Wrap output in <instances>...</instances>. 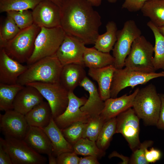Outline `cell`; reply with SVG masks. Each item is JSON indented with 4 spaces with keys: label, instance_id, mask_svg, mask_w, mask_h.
<instances>
[{
    "label": "cell",
    "instance_id": "cell-1",
    "mask_svg": "<svg viewBox=\"0 0 164 164\" xmlns=\"http://www.w3.org/2000/svg\"><path fill=\"white\" fill-rule=\"evenodd\" d=\"M87 0H63L60 7L61 26L66 34L86 44H94L102 24L99 13Z\"/></svg>",
    "mask_w": 164,
    "mask_h": 164
},
{
    "label": "cell",
    "instance_id": "cell-2",
    "mask_svg": "<svg viewBox=\"0 0 164 164\" xmlns=\"http://www.w3.org/2000/svg\"><path fill=\"white\" fill-rule=\"evenodd\" d=\"M28 66L19 77L17 84L23 86L34 82H59L63 66L56 54L41 59Z\"/></svg>",
    "mask_w": 164,
    "mask_h": 164
},
{
    "label": "cell",
    "instance_id": "cell-3",
    "mask_svg": "<svg viewBox=\"0 0 164 164\" xmlns=\"http://www.w3.org/2000/svg\"><path fill=\"white\" fill-rule=\"evenodd\" d=\"M161 104L160 97L156 87L151 84L139 89L134 98L132 107L145 125L156 126Z\"/></svg>",
    "mask_w": 164,
    "mask_h": 164
},
{
    "label": "cell",
    "instance_id": "cell-4",
    "mask_svg": "<svg viewBox=\"0 0 164 164\" xmlns=\"http://www.w3.org/2000/svg\"><path fill=\"white\" fill-rule=\"evenodd\" d=\"M40 29V27L34 24L21 29L0 49H4L14 60L21 63H26L33 52L35 39Z\"/></svg>",
    "mask_w": 164,
    "mask_h": 164
},
{
    "label": "cell",
    "instance_id": "cell-5",
    "mask_svg": "<svg viewBox=\"0 0 164 164\" xmlns=\"http://www.w3.org/2000/svg\"><path fill=\"white\" fill-rule=\"evenodd\" d=\"M66 34L61 26L53 28L41 27L35 39L33 52L26 62L27 65L56 54Z\"/></svg>",
    "mask_w": 164,
    "mask_h": 164
},
{
    "label": "cell",
    "instance_id": "cell-6",
    "mask_svg": "<svg viewBox=\"0 0 164 164\" xmlns=\"http://www.w3.org/2000/svg\"><path fill=\"white\" fill-rule=\"evenodd\" d=\"M154 46L142 35L133 41L125 63V67L145 73L155 72L152 63Z\"/></svg>",
    "mask_w": 164,
    "mask_h": 164
},
{
    "label": "cell",
    "instance_id": "cell-7",
    "mask_svg": "<svg viewBox=\"0 0 164 164\" xmlns=\"http://www.w3.org/2000/svg\"><path fill=\"white\" fill-rule=\"evenodd\" d=\"M160 77H164V71L148 73L132 70L126 67L116 69L111 87V97H117L119 93L126 87L133 88Z\"/></svg>",
    "mask_w": 164,
    "mask_h": 164
},
{
    "label": "cell",
    "instance_id": "cell-8",
    "mask_svg": "<svg viewBox=\"0 0 164 164\" xmlns=\"http://www.w3.org/2000/svg\"><path fill=\"white\" fill-rule=\"evenodd\" d=\"M0 143L8 153L12 164H44L47 158L36 152L23 140L1 137Z\"/></svg>",
    "mask_w": 164,
    "mask_h": 164
},
{
    "label": "cell",
    "instance_id": "cell-9",
    "mask_svg": "<svg viewBox=\"0 0 164 164\" xmlns=\"http://www.w3.org/2000/svg\"><path fill=\"white\" fill-rule=\"evenodd\" d=\"M141 34V30L132 20L126 21L122 28L118 30L117 41L112 50L114 58V65L116 69H122L125 67V59L133 41Z\"/></svg>",
    "mask_w": 164,
    "mask_h": 164
},
{
    "label": "cell",
    "instance_id": "cell-10",
    "mask_svg": "<svg viewBox=\"0 0 164 164\" xmlns=\"http://www.w3.org/2000/svg\"><path fill=\"white\" fill-rule=\"evenodd\" d=\"M36 88L49 103L54 119L62 114L67 106L69 93L60 83L34 82L26 85Z\"/></svg>",
    "mask_w": 164,
    "mask_h": 164
},
{
    "label": "cell",
    "instance_id": "cell-11",
    "mask_svg": "<svg viewBox=\"0 0 164 164\" xmlns=\"http://www.w3.org/2000/svg\"><path fill=\"white\" fill-rule=\"evenodd\" d=\"M140 118L133 108H130L116 117V133H120L132 152L140 146Z\"/></svg>",
    "mask_w": 164,
    "mask_h": 164
},
{
    "label": "cell",
    "instance_id": "cell-12",
    "mask_svg": "<svg viewBox=\"0 0 164 164\" xmlns=\"http://www.w3.org/2000/svg\"><path fill=\"white\" fill-rule=\"evenodd\" d=\"M68 98V104L65 111L53 119L57 125L61 130L77 122L87 123L91 118L80 109L87 101L86 97H83L79 98L73 91H71L69 93Z\"/></svg>",
    "mask_w": 164,
    "mask_h": 164
},
{
    "label": "cell",
    "instance_id": "cell-13",
    "mask_svg": "<svg viewBox=\"0 0 164 164\" xmlns=\"http://www.w3.org/2000/svg\"><path fill=\"white\" fill-rule=\"evenodd\" d=\"M85 45L80 39L66 34L56 55L63 66L74 63L84 66L83 55L86 47Z\"/></svg>",
    "mask_w": 164,
    "mask_h": 164
},
{
    "label": "cell",
    "instance_id": "cell-14",
    "mask_svg": "<svg viewBox=\"0 0 164 164\" xmlns=\"http://www.w3.org/2000/svg\"><path fill=\"white\" fill-rule=\"evenodd\" d=\"M29 127L25 115L13 109L0 114V130L5 137L23 139Z\"/></svg>",
    "mask_w": 164,
    "mask_h": 164
},
{
    "label": "cell",
    "instance_id": "cell-15",
    "mask_svg": "<svg viewBox=\"0 0 164 164\" xmlns=\"http://www.w3.org/2000/svg\"><path fill=\"white\" fill-rule=\"evenodd\" d=\"M33 24L40 27L61 26L60 7L50 0H43L32 11Z\"/></svg>",
    "mask_w": 164,
    "mask_h": 164
},
{
    "label": "cell",
    "instance_id": "cell-16",
    "mask_svg": "<svg viewBox=\"0 0 164 164\" xmlns=\"http://www.w3.org/2000/svg\"><path fill=\"white\" fill-rule=\"evenodd\" d=\"M28 66L12 58L3 49L0 50V83L12 84H17L19 77L24 72Z\"/></svg>",
    "mask_w": 164,
    "mask_h": 164
},
{
    "label": "cell",
    "instance_id": "cell-17",
    "mask_svg": "<svg viewBox=\"0 0 164 164\" xmlns=\"http://www.w3.org/2000/svg\"><path fill=\"white\" fill-rule=\"evenodd\" d=\"M44 97L35 88L25 85L18 92L13 103V109L25 115L44 101Z\"/></svg>",
    "mask_w": 164,
    "mask_h": 164
},
{
    "label": "cell",
    "instance_id": "cell-18",
    "mask_svg": "<svg viewBox=\"0 0 164 164\" xmlns=\"http://www.w3.org/2000/svg\"><path fill=\"white\" fill-rule=\"evenodd\" d=\"M80 86L87 91L89 94L88 98L80 107V110L91 118L100 115L104 107V101L102 99L95 84L86 77Z\"/></svg>",
    "mask_w": 164,
    "mask_h": 164
},
{
    "label": "cell",
    "instance_id": "cell-19",
    "mask_svg": "<svg viewBox=\"0 0 164 164\" xmlns=\"http://www.w3.org/2000/svg\"><path fill=\"white\" fill-rule=\"evenodd\" d=\"M139 88H137L132 94H125L118 97H110L104 101V107L100 115L105 121L116 117L132 107L134 98Z\"/></svg>",
    "mask_w": 164,
    "mask_h": 164
},
{
    "label": "cell",
    "instance_id": "cell-20",
    "mask_svg": "<svg viewBox=\"0 0 164 164\" xmlns=\"http://www.w3.org/2000/svg\"><path fill=\"white\" fill-rule=\"evenodd\" d=\"M23 140L39 154H46L48 156L53 155L51 142L41 128L29 126Z\"/></svg>",
    "mask_w": 164,
    "mask_h": 164
},
{
    "label": "cell",
    "instance_id": "cell-21",
    "mask_svg": "<svg viewBox=\"0 0 164 164\" xmlns=\"http://www.w3.org/2000/svg\"><path fill=\"white\" fill-rule=\"evenodd\" d=\"M84 67L82 65L74 63L63 66L59 82L69 92H73L87 77Z\"/></svg>",
    "mask_w": 164,
    "mask_h": 164
},
{
    "label": "cell",
    "instance_id": "cell-22",
    "mask_svg": "<svg viewBox=\"0 0 164 164\" xmlns=\"http://www.w3.org/2000/svg\"><path fill=\"white\" fill-rule=\"evenodd\" d=\"M116 69L113 65L100 68L89 69L88 74L97 82L99 92L104 101L111 97V87Z\"/></svg>",
    "mask_w": 164,
    "mask_h": 164
},
{
    "label": "cell",
    "instance_id": "cell-23",
    "mask_svg": "<svg viewBox=\"0 0 164 164\" xmlns=\"http://www.w3.org/2000/svg\"><path fill=\"white\" fill-rule=\"evenodd\" d=\"M41 128L49 138L53 147V154L56 157L64 152H73V146L65 138L53 117L46 127Z\"/></svg>",
    "mask_w": 164,
    "mask_h": 164
},
{
    "label": "cell",
    "instance_id": "cell-24",
    "mask_svg": "<svg viewBox=\"0 0 164 164\" xmlns=\"http://www.w3.org/2000/svg\"><path fill=\"white\" fill-rule=\"evenodd\" d=\"M25 116L29 126L40 128L46 127L52 117L50 107L47 101H44L34 107Z\"/></svg>",
    "mask_w": 164,
    "mask_h": 164
},
{
    "label": "cell",
    "instance_id": "cell-25",
    "mask_svg": "<svg viewBox=\"0 0 164 164\" xmlns=\"http://www.w3.org/2000/svg\"><path fill=\"white\" fill-rule=\"evenodd\" d=\"M85 67L89 68L97 69L114 65V58L109 53L100 51L94 47H85L83 55Z\"/></svg>",
    "mask_w": 164,
    "mask_h": 164
},
{
    "label": "cell",
    "instance_id": "cell-26",
    "mask_svg": "<svg viewBox=\"0 0 164 164\" xmlns=\"http://www.w3.org/2000/svg\"><path fill=\"white\" fill-rule=\"evenodd\" d=\"M106 27V32L98 35L94 47L100 51L109 53L112 50L117 41V27L116 23L113 21L108 22Z\"/></svg>",
    "mask_w": 164,
    "mask_h": 164
},
{
    "label": "cell",
    "instance_id": "cell-27",
    "mask_svg": "<svg viewBox=\"0 0 164 164\" xmlns=\"http://www.w3.org/2000/svg\"><path fill=\"white\" fill-rule=\"evenodd\" d=\"M141 10L157 27L164 26V0H148Z\"/></svg>",
    "mask_w": 164,
    "mask_h": 164
},
{
    "label": "cell",
    "instance_id": "cell-28",
    "mask_svg": "<svg viewBox=\"0 0 164 164\" xmlns=\"http://www.w3.org/2000/svg\"><path fill=\"white\" fill-rule=\"evenodd\" d=\"M147 25L152 32L155 39L153 65L155 70H164V36L159 32L158 27L150 21Z\"/></svg>",
    "mask_w": 164,
    "mask_h": 164
},
{
    "label": "cell",
    "instance_id": "cell-29",
    "mask_svg": "<svg viewBox=\"0 0 164 164\" xmlns=\"http://www.w3.org/2000/svg\"><path fill=\"white\" fill-rule=\"evenodd\" d=\"M24 86L19 84L0 83V110L5 111L13 109V103L18 92Z\"/></svg>",
    "mask_w": 164,
    "mask_h": 164
},
{
    "label": "cell",
    "instance_id": "cell-30",
    "mask_svg": "<svg viewBox=\"0 0 164 164\" xmlns=\"http://www.w3.org/2000/svg\"><path fill=\"white\" fill-rule=\"evenodd\" d=\"M73 152L77 154L84 156H93L98 159L103 157L105 152L100 149L96 142L82 138L73 146Z\"/></svg>",
    "mask_w": 164,
    "mask_h": 164
},
{
    "label": "cell",
    "instance_id": "cell-31",
    "mask_svg": "<svg viewBox=\"0 0 164 164\" xmlns=\"http://www.w3.org/2000/svg\"><path fill=\"white\" fill-rule=\"evenodd\" d=\"M116 117L105 122L96 142L100 149L105 152L110 145L113 135L116 134Z\"/></svg>",
    "mask_w": 164,
    "mask_h": 164
},
{
    "label": "cell",
    "instance_id": "cell-32",
    "mask_svg": "<svg viewBox=\"0 0 164 164\" xmlns=\"http://www.w3.org/2000/svg\"><path fill=\"white\" fill-rule=\"evenodd\" d=\"M43 0H0V12L21 11L34 8Z\"/></svg>",
    "mask_w": 164,
    "mask_h": 164
},
{
    "label": "cell",
    "instance_id": "cell-33",
    "mask_svg": "<svg viewBox=\"0 0 164 164\" xmlns=\"http://www.w3.org/2000/svg\"><path fill=\"white\" fill-rule=\"evenodd\" d=\"M21 30L13 19L7 15L0 27V48H2L6 42L14 38Z\"/></svg>",
    "mask_w": 164,
    "mask_h": 164
},
{
    "label": "cell",
    "instance_id": "cell-34",
    "mask_svg": "<svg viewBox=\"0 0 164 164\" xmlns=\"http://www.w3.org/2000/svg\"><path fill=\"white\" fill-rule=\"evenodd\" d=\"M105 121L100 115L91 118L86 123L83 138L96 142Z\"/></svg>",
    "mask_w": 164,
    "mask_h": 164
},
{
    "label": "cell",
    "instance_id": "cell-35",
    "mask_svg": "<svg viewBox=\"0 0 164 164\" xmlns=\"http://www.w3.org/2000/svg\"><path fill=\"white\" fill-rule=\"evenodd\" d=\"M86 123L82 122H77L61 130L65 138L73 146L83 138Z\"/></svg>",
    "mask_w": 164,
    "mask_h": 164
},
{
    "label": "cell",
    "instance_id": "cell-36",
    "mask_svg": "<svg viewBox=\"0 0 164 164\" xmlns=\"http://www.w3.org/2000/svg\"><path fill=\"white\" fill-rule=\"evenodd\" d=\"M6 13L7 15L13 19L21 29L27 28L33 24L32 11L29 10L12 11Z\"/></svg>",
    "mask_w": 164,
    "mask_h": 164
},
{
    "label": "cell",
    "instance_id": "cell-37",
    "mask_svg": "<svg viewBox=\"0 0 164 164\" xmlns=\"http://www.w3.org/2000/svg\"><path fill=\"white\" fill-rule=\"evenodd\" d=\"M153 141L146 140L141 143L139 146L133 152L130 158L129 164H148L145 157L146 149L152 145Z\"/></svg>",
    "mask_w": 164,
    "mask_h": 164
},
{
    "label": "cell",
    "instance_id": "cell-38",
    "mask_svg": "<svg viewBox=\"0 0 164 164\" xmlns=\"http://www.w3.org/2000/svg\"><path fill=\"white\" fill-rule=\"evenodd\" d=\"M80 158L75 152H65L56 157L57 164H79Z\"/></svg>",
    "mask_w": 164,
    "mask_h": 164
},
{
    "label": "cell",
    "instance_id": "cell-39",
    "mask_svg": "<svg viewBox=\"0 0 164 164\" xmlns=\"http://www.w3.org/2000/svg\"><path fill=\"white\" fill-rule=\"evenodd\" d=\"M148 0H125L122 8L130 12L141 10L145 2Z\"/></svg>",
    "mask_w": 164,
    "mask_h": 164
},
{
    "label": "cell",
    "instance_id": "cell-40",
    "mask_svg": "<svg viewBox=\"0 0 164 164\" xmlns=\"http://www.w3.org/2000/svg\"><path fill=\"white\" fill-rule=\"evenodd\" d=\"M161 156V151L153 147L151 148L149 150L148 149H146L145 157L149 164L156 162L160 159Z\"/></svg>",
    "mask_w": 164,
    "mask_h": 164
},
{
    "label": "cell",
    "instance_id": "cell-41",
    "mask_svg": "<svg viewBox=\"0 0 164 164\" xmlns=\"http://www.w3.org/2000/svg\"><path fill=\"white\" fill-rule=\"evenodd\" d=\"M159 95L161 104L159 118L156 126L158 129L164 130V93Z\"/></svg>",
    "mask_w": 164,
    "mask_h": 164
},
{
    "label": "cell",
    "instance_id": "cell-42",
    "mask_svg": "<svg viewBox=\"0 0 164 164\" xmlns=\"http://www.w3.org/2000/svg\"><path fill=\"white\" fill-rule=\"evenodd\" d=\"M0 164H12L8 153L1 143H0Z\"/></svg>",
    "mask_w": 164,
    "mask_h": 164
},
{
    "label": "cell",
    "instance_id": "cell-43",
    "mask_svg": "<svg viewBox=\"0 0 164 164\" xmlns=\"http://www.w3.org/2000/svg\"><path fill=\"white\" fill-rule=\"evenodd\" d=\"M98 158L93 156H86L80 158L79 164H99Z\"/></svg>",
    "mask_w": 164,
    "mask_h": 164
},
{
    "label": "cell",
    "instance_id": "cell-44",
    "mask_svg": "<svg viewBox=\"0 0 164 164\" xmlns=\"http://www.w3.org/2000/svg\"><path fill=\"white\" fill-rule=\"evenodd\" d=\"M108 158H111L113 157H117L121 159L122 160L121 163L122 164H127L129 163L130 158L120 154L116 151H113L108 156Z\"/></svg>",
    "mask_w": 164,
    "mask_h": 164
},
{
    "label": "cell",
    "instance_id": "cell-45",
    "mask_svg": "<svg viewBox=\"0 0 164 164\" xmlns=\"http://www.w3.org/2000/svg\"><path fill=\"white\" fill-rule=\"evenodd\" d=\"M93 6L98 7L101 4L102 0H87Z\"/></svg>",
    "mask_w": 164,
    "mask_h": 164
},
{
    "label": "cell",
    "instance_id": "cell-46",
    "mask_svg": "<svg viewBox=\"0 0 164 164\" xmlns=\"http://www.w3.org/2000/svg\"><path fill=\"white\" fill-rule=\"evenodd\" d=\"M48 157L49 164H57L56 157L53 155H52Z\"/></svg>",
    "mask_w": 164,
    "mask_h": 164
},
{
    "label": "cell",
    "instance_id": "cell-47",
    "mask_svg": "<svg viewBox=\"0 0 164 164\" xmlns=\"http://www.w3.org/2000/svg\"><path fill=\"white\" fill-rule=\"evenodd\" d=\"M52 2L60 7L61 5L63 0H50Z\"/></svg>",
    "mask_w": 164,
    "mask_h": 164
},
{
    "label": "cell",
    "instance_id": "cell-48",
    "mask_svg": "<svg viewBox=\"0 0 164 164\" xmlns=\"http://www.w3.org/2000/svg\"><path fill=\"white\" fill-rule=\"evenodd\" d=\"M157 27L160 33L164 36V26Z\"/></svg>",
    "mask_w": 164,
    "mask_h": 164
},
{
    "label": "cell",
    "instance_id": "cell-49",
    "mask_svg": "<svg viewBox=\"0 0 164 164\" xmlns=\"http://www.w3.org/2000/svg\"><path fill=\"white\" fill-rule=\"evenodd\" d=\"M107 1H108V2H110V3H114L116 2L117 0H107Z\"/></svg>",
    "mask_w": 164,
    "mask_h": 164
}]
</instances>
